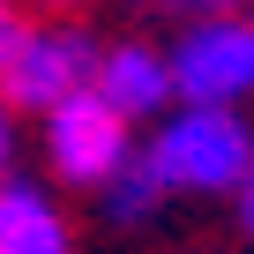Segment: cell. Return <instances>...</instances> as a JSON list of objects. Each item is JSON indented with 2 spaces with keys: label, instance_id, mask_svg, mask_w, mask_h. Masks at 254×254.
Wrapping results in <instances>:
<instances>
[{
  "label": "cell",
  "instance_id": "1",
  "mask_svg": "<svg viewBox=\"0 0 254 254\" xmlns=\"http://www.w3.org/2000/svg\"><path fill=\"white\" fill-rule=\"evenodd\" d=\"M135 165L157 180V194H202V202H232V187L254 165V120L247 112H209V105H172L165 120H150V135L135 150Z\"/></svg>",
  "mask_w": 254,
  "mask_h": 254
},
{
  "label": "cell",
  "instance_id": "2",
  "mask_svg": "<svg viewBox=\"0 0 254 254\" xmlns=\"http://www.w3.org/2000/svg\"><path fill=\"white\" fill-rule=\"evenodd\" d=\"M165 75H172V105L239 112L254 97V23L247 15H194V23H180V38L165 45Z\"/></svg>",
  "mask_w": 254,
  "mask_h": 254
},
{
  "label": "cell",
  "instance_id": "3",
  "mask_svg": "<svg viewBox=\"0 0 254 254\" xmlns=\"http://www.w3.org/2000/svg\"><path fill=\"white\" fill-rule=\"evenodd\" d=\"M97 45H105V38H90L82 23H30V30L8 45V60H0V97H8L23 120H30V112L45 120L53 105H67V97L90 90Z\"/></svg>",
  "mask_w": 254,
  "mask_h": 254
},
{
  "label": "cell",
  "instance_id": "4",
  "mask_svg": "<svg viewBox=\"0 0 254 254\" xmlns=\"http://www.w3.org/2000/svg\"><path fill=\"white\" fill-rule=\"evenodd\" d=\"M38 157H45V187H82V194H97L127 157H135V127L127 120H112L90 90L82 97H67V105H53L45 120H38Z\"/></svg>",
  "mask_w": 254,
  "mask_h": 254
},
{
  "label": "cell",
  "instance_id": "5",
  "mask_svg": "<svg viewBox=\"0 0 254 254\" xmlns=\"http://www.w3.org/2000/svg\"><path fill=\"white\" fill-rule=\"evenodd\" d=\"M90 97L127 120V127H150L172 112V75H165V45L150 38H112L97 45V67H90Z\"/></svg>",
  "mask_w": 254,
  "mask_h": 254
},
{
  "label": "cell",
  "instance_id": "6",
  "mask_svg": "<svg viewBox=\"0 0 254 254\" xmlns=\"http://www.w3.org/2000/svg\"><path fill=\"white\" fill-rule=\"evenodd\" d=\"M0 254H75L67 202L45 180H30V172H8V180H0Z\"/></svg>",
  "mask_w": 254,
  "mask_h": 254
},
{
  "label": "cell",
  "instance_id": "7",
  "mask_svg": "<svg viewBox=\"0 0 254 254\" xmlns=\"http://www.w3.org/2000/svg\"><path fill=\"white\" fill-rule=\"evenodd\" d=\"M97 202H105V217H112V224H150V217L165 209L157 180H150V172H142L135 157H127V165H120V172H112V180L97 187Z\"/></svg>",
  "mask_w": 254,
  "mask_h": 254
},
{
  "label": "cell",
  "instance_id": "8",
  "mask_svg": "<svg viewBox=\"0 0 254 254\" xmlns=\"http://www.w3.org/2000/svg\"><path fill=\"white\" fill-rule=\"evenodd\" d=\"M8 172H23V112L0 97V180Z\"/></svg>",
  "mask_w": 254,
  "mask_h": 254
},
{
  "label": "cell",
  "instance_id": "9",
  "mask_svg": "<svg viewBox=\"0 0 254 254\" xmlns=\"http://www.w3.org/2000/svg\"><path fill=\"white\" fill-rule=\"evenodd\" d=\"M150 8H172L180 23H194V15H247V0H150Z\"/></svg>",
  "mask_w": 254,
  "mask_h": 254
},
{
  "label": "cell",
  "instance_id": "10",
  "mask_svg": "<svg viewBox=\"0 0 254 254\" xmlns=\"http://www.w3.org/2000/svg\"><path fill=\"white\" fill-rule=\"evenodd\" d=\"M23 30H30V15L15 8V0H0V60H8V45H15Z\"/></svg>",
  "mask_w": 254,
  "mask_h": 254
},
{
  "label": "cell",
  "instance_id": "11",
  "mask_svg": "<svg viewBox=\"0 0 254 254\" xmlns=\"http://www.w3.org/2000/svg\"><path fill=\"white\" fill-rule=\"evenodd\" d=\"M232 209H239V232L254 239V165H247V180L232 187Z\"/></svg>",
  "mask_w": 254,
  "mask_h": 254
},
{
  "label": "cell",
  "instance_id": "12",
  "mask_svg": "<svg viewBox=\"0 0 254 254\" xmlns=\"http://www.w3.org/2000/svg\"><path fill=\"white\" fill-rule=\"evenodd\" d=\"M15 8L30 15V8H45V15H60V8H75V0H15Z\"/></svg>",
  "mask_w": 254,
  "mask_h": 254
},
{
  "label": "cell",
  "instance_id": "13",
  "mask_svg": "<svg viewBox=\"0 0 254 254\" xmlns=\"http://www.w3.org/2000/svg\"><path fill=\"white\" fill-rule=\"evenodd\" d=\"M247 23H254V8H247Z\"/></svg>",
  "mask_w": 254,
  "mask_h": 254
}]
</instances>
